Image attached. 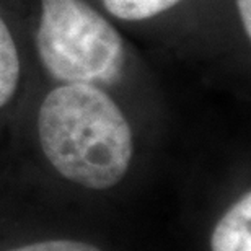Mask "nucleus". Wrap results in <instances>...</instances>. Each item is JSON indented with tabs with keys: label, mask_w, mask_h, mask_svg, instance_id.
<instances>
[{
	"label": "nucleus",
	"mask_w": 251,
	"mask_h": 251,
	"mask_svg": "<svg viewBox=\"0 0 251 251\" xmlns=\"http://www.w3.org/2000/svg\"><path fill=\"white\" fill-rule=\"evenodd\" d=\"M22 80V61L13 34L0 17V108L12 101Z\"/></svg>",
	"instance_id": "obj_4"
},
{
	"label": "nucleus",
	"mask_w": 251,
	"mask_h": 251,
	"mask_svg": "<svg viewBox=\"0 0 251 251\" xmlns=\"http://www.w3.org/2000/svg\"><path fill=\"white\" fill-rule=\"evenodd\" d=\"M34 44L43 69L59 85L111 87L127 62L123 36L85 0H41Z\"/></svg>",
	"instance_id": "obj_2"
},
{
	"label": "nucleus",
	"mask_w": 251,
	"mask_h": 251,
	"mask_svg": "<svg viewBox=\"0 0 251 251\" xmlns=\"http://www.w3.org/2000/svg\"><path fill=\"white\" fill-rule=\"evenodd\" d=\"M238 8V17L242 22L243 33L248 39L251 38V0H235Z\"/></svg>",
	"instance_id": "obj_7"
},
{
	"label": "nucleus",
	"mask_w": 251,
	"mask_h": 251,
	"mask_svg": "<svg viewBox=\"0 0 251 251\" xmlns=\"http://www.w3.org/2000/svg\"><path fill=\"white\" fill-rule=\"evenodd\" d=\"M181 0H103L109 15L123 22H144L158 17Z\"/></svg>",
	"instance_id": "obj_5"
},
{
	"label": "nucleus",
	"mask_w": 251,
	"mask_h": 251,
	"mask_svg": "<svg viewBox=\"0 0 251 251\" xmlns=\"http://www.w3.org/2000/svg\"><path fill=\"white\" fill-rule=\"evenodd\" d=\"M44 157L59 175L90 189L121 181L134 153L132 130L118 103L103 88L57 85L38 111Z\"/></svg>",
	"instance_id": "obj_1"
},
{
	"label": "nucleus",
	"mask_w": 251,
	"mask_h": 251,
	"mask_svg": "<svg viewBox=\"0 0 251 251\" xmlns=\"http://www.w3.org/2000/svg\"><path fill=\"white\" fill-rule=\"evenodd\" d=\"M12 251H101V250L93 247V245L74 242V240H49V242L26 245V247Z\"/></svg>",
	"instance_id": "obj_6"
},
{
	"label": "nucleus",
	"mask_w": 251,
	"mask_h": 251,
	"mask_svg": "<svg viewBox=\"0 0 251 251\" xmlns=\"http://www.w3.org/2000/svg\"><path fill=\"white\" fill-rule=\"evenodd\" d=\"M212 251H251V194L245 193L215 225Z\"/></svg>",
	"instance_id": "obj_3"
}]
</instances>
